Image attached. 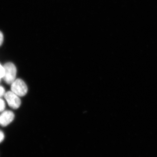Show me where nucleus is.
Segmentation results:
<instances>
[{"instance_id":"39448f33","label":"nucleus","mask_w":157,"mask_h":157,"mask_svg":"<svg viewBox=\"0 0 157 157\" xmlns=\"http://www.w3.org/2000/svg\"><path fill=\"white\" fill-rule=\"evenodd\" d=\"M6 107V104L5 101L0 98V112H2Z\"/></svg>"},{"instance_id":"f03ea898","label":"nucleus","mask_w":157,"mask_h":157,"mask_svg":"<svg viewBox=\"0 0 157 157\" xmlns=\"http://www.w3.org/2000/svg\"><path fill=\"white\" fill-rule=\"evenodd\" d=\"M11 90L19 97L26 94L28 87L25 82L20 78H17L11 84Z\"/></svg>"},{"instance_id":"423d86ee","label":"nucleus","mask_w":157,"mask_h":157,"mask_svg":"<svg viewBox=\"0 0 157 157\" xmlns=\"http://www.w3.org/2000/svg\"><path fill=\"white\" fill-rule=\"evenodd\" d=\"M4 72H5V70H4V66L3 67L0 64V79L3 78L4 75Z\"/></svg>"},{"instance_id":"1a4fd4ad","label":"nucleus","mask_w":157,"mask_h":157,"mask_svg":"<svg viewBox=\"0 0 157 157\" xmlns=\"http://www.w3.org/2000/svg\"><path fill=\"white\" fill-rule=\"evenodd\" d=\"M3 41H4V36L2 33L0 31V46L2 44Z\"/></svg>"},{"instance_id":"6e6552de","label":"nucleus","mask_w":157,"mask_h":157,"mask_svg":"<svg viewBox=\"0 0 157 157\" xmlns=\"http://www.w3.org/2000/svg\"><path fill=\"white\" fill-rule=\"evenodd\" d=\"M5 138V135L4 133L0 130V143L2 142Z\"/></svg>"},{"instance_id":"f257e3e1","label":"nucleus","mask_w":157,"mask_h":157,"mask_svg":"<svg viewBox=\"0 0 157 157\" xmlns=\"http://www.w3.org/2000/svg\"><path fill=\"white\" fill-rule=\"evenodd\" d=\"M4 75L3 78L6 83L11 84L16 79L17 69L12 63H8L4 66Z\"/></svg>"},{"instance_id":"9d476101","label":"nucleus","mask_w":157,"mask_h":157,"mask_svg":"<svg viewBox=\"0 0 157 157\" xmlns=\"http://www.w3.org/2000/svg\"><path fill=\"white\" fill-rule=\"evenodd\" d=\"M1 79H0V81H1Z\"/></svg>"},{"instance_id":"7ed1b4c3","label":"nucleus","mask_w":157,"mask_h":157,"mask_svg":"<svg viewBox=\"0 0 157 157\" xmlns=\"http://www.w3.org/2000/svg\"><path fill=\"white\" fill-rule=\"evenodd\" d=\"M4 97L9 107L12 109H17L20 106L21 101L19 96L12 91H9L5 93Z\"/></svg>"},{"instance_id":"0eeeda50","label":"nucleus","mask_w":157,"mask_h":157,"mask_svg":"<svg viewBox=\"0 0 157 157\" xmlns=\"http://www.w3.org/2000/svg\"><path fill=\"white\" fill-rule=\"evenodd\" d=\"M6 92L4 88L0 86V98H2L3 96H4Z\"/></svg>"},{"instance_id":"20e7f679","label":"nucleus","mask_w":157,"mask_h":157,"mask_svg":"<svg viewBox=\"0 0 157 157\" xmlns=\"http://www.w3.org/2000/svg\"><path fill=\"white\" fill-rule=\"evenodd\" d=\"M14 118V113L10 110H6L0 115V125L2 126H7L9 124Z\"/></svg>"}]
</instances>
